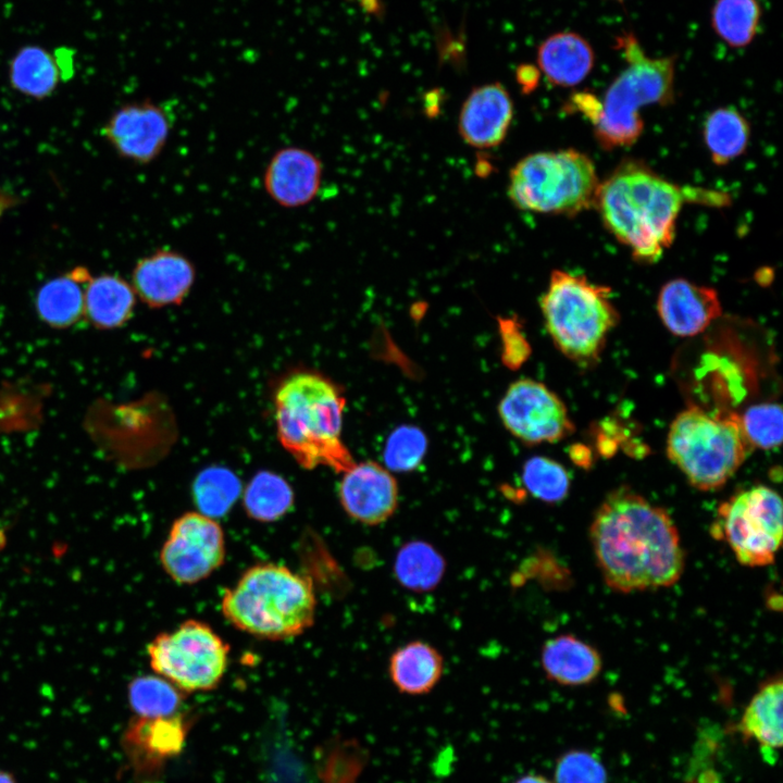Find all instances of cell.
<instances>
[{"label": "cell", "mask_w": 783, "mask_h": 783, "mask_svg": "<svg viewBox=\"0 0 783 783\" xmlns=\"http://www.w3.org/2000/svg\"><path fill=\"white\" fill-rule=\"evenodd\" d=\"M555 783H607L600 760L583 750H569L556 761Z\"/></svg>", "instance_id": "36"}, {"label": "cell", "mask_w": 783, "mask_h": 783, "mask_svg": "<svg viewBox=\"0 0 783 783\" xmlns=\"http://www.w3.org/2000/svg\"><path fill=\"white\" fill-rule=\"evenodd\" d=\"M521 478L531 496L546 504H558L569 494L568 472L559 462L547 457L536 456L526 460Z\"/></svg>", "instance_id": "33"}, {"label": "cell", "mask_w": 783, "mask_h": 783, "mask_svg": "<svg viewBox=\"0 0 783 783\" xmlns=\"http://www.w3.org/2000/svg\"><path fill=\"white\" fill-rule=\"evenodd\" d=\"M221 610L236 629L259 638L282 641L312 626L316 596L308 575L277 563H258L224 592Z\"/></svg>", "instance_id": "4"}, {"label": "cell", "mask_w": 783, "mask_h": 783, "mask_svg": "<svg viewBox=\"0 0 783 783\" xmlns=\"http://www.w3.org/2000/svg\"><path fill=\"white\" fill-rule=\"evenodd\" d=\"M537 62L549 83L559 87H573L593 70L595 52L588 40L580 34L560 32L540 44Z\"/></svg>", "instance_id": "21"}, {"label": "cell", "mask_w": 783, "mask_h": 783, "mask_svg": "<svg viewBox=\"0 0 783 783\" xmlns=\"http://www.w3.org/2000/svg\"><path fill=\"white\" fill-rule=\"evenodd\" d=\"M613 1H617V2H622L623 0H613Z\"/></svg>", "instance_id": "40"}, {"label": "cell", "mask_w": 783, "mask_h": 783, "mask_svg": "<svg viewBox=\"0 0 783 783\" xmlns=\"http://www.w3.org/2000/svg\"><path fill=\"white\" fill-rule=\"evenodd\" d=\"M241 492L237 475L220 465L203 469L195 477L192 499L198 512L216 519L226 514Z\"/></svg>", "instance_id": "31"}, {"label": "cell", "mask_w": 783, "mask_h": 783, "mask_svg": "<svg viewBox=\"0 0 783 783\" xmlns=\"http://www.w3.org/2000/svg\"><path fill=\"white\" fill-rule=\"evenodd\" d=\"M323 163L311 150L299 146L277 149L263 172L262 185L268 197L285 209L308 206L318 196Z\"/></svg>", "instance_id": "16"}, {"label": "cell", "mask_w": 783, "mask_h": 783, "mask_svg": "<svg viewBox=\"0 0 783 783\" xmlns=\"http://www.w3.org/2000/svg\"><path fill=\"white\" fill-rule=\"evenodd\" d=\"M345 397L322 374L298 371L286 376L274 394L277 437L303 469L319 465L337 473L356 462L341 439Z\"/></svg>", "instance_id": "3"}, {"label": "cell", "mask_w": 783, "mask_h": 783, "mask_svg": "<svg viewBox=\"0 0 783 783\" xmlns=\"http://www.w3.org/2000/svg\"><path fill=\"white\" fill-rule=\"evenodd\" d=\"M61 73L55 59L38 46L22 48L10 64V83L18 92L35 98L49 97Z\"/></svg>", "instance_id": "28"}, {"label": "cell", "mask_w": 783, "mask_h": 783, "mask_svg": "<svg viewBox=\"0 0 783 783\" xmlns=\"http://www.w3.org/2000/svg\"><path fill=\"white\" fill-rule=\"evenodd\" d=\"M426 447V436L419 427L399 426L386 442L383 453L385 468L389 471H412L421 463Z\"/></svg>", "instance_id": "35"}, {"label": "cell", "mask_w": 783, "mask_h": 783, "mask_svg": "<svg viewBox=\"0 0 783 783\" xmlns=\"http://www.w3.org/2000/svg\"><path fill=\"white\" fill-rule=\"evenodd\" d=\"M188 729L189 721L179 714L139 717L125 735L126 747L137 770L157 773L164 761L182 750Z\"/></svg>", "instance_id": "19"}, {"label": "cell", "mask_w": 783, "mask_h": 783, "mask_svg": "<svg viewBox=\"0 0 783 783\" xmlns=\"http://www.w3.org/2000/svg\"><path fill=\"white\" fill-rule=\"evenodd\" d=\"M750 449L738 417L713 415L696 406L675 417L667 437L669 459L703 492L722 487Z\"/></svg>", "instance_id": "7"}, {"label": "cell", "mask_w": 783, "mask_h": 783, "mask_svg": "<svg viewBox=\"0 0 783 783\" xmlns=\"http://www.w3.org/2000/svg\"><path fill=\"white\" fill-rule=\"evenodd\" d=\"M589 538L601 576L614 592L669 587L683 574L685 554L673 519L630 487L605 497Z\"/></svg>", "instance_id": "1"}, {"label": "cell", "mask_w": 783, "mask_h": 783, "mask_svg": "<svg viewBox=\"0 0 783 783\" xmlns=\"http://www.w3.org/2000/svg\"><path fill=\"white\" fill-rule=\"evenodd\" d=\"M225 537L213 518L186 512L170 529L160 551L165 573L178 584H196L215 572L225 559Z\"/></svg>", "instance_id": "11"}, {"label": "cell", "mask_w": 783, "mask_h": 783, "mask_svg": "<svg viewBox=\"0 0 783 783\" xmlns=\"http://www.w3.org/2000/svg\"><path fill=\"white\" fill-rule=\"evenodd\" d=\"M539 304L556 347L582 365L598 360L619 322L609 287L561 270L551 272Z\"/></svg>", "instance_id": "6"}, {"label": "cell", "mask_w": 783, "mask_h": 783, "mask_svg": "<svg viewBox=\"0 0 783 783\" xmlns=\"http://www.w3.org/2000/svg\"><path fill=\"white\" fill-rule=\"evenodd\" d=\"M444 659L423 641H412L396 648L388 660V674L396 689L405 695L428 694L440 681Z\"/></svg>", "instance_id": "22"}, {"label": "cell", "mask_w": 783, "mask_h": 783, "mask_svg": "<svg viewBox=\"0 0 783 783\" xmlns=\"http://www.w3.org/2000/svg\"><path fill=\"white\" fill-rule=\"evenodd\" d=\"M498 414L505 427L529 445L556 443L574 432L563 401L532 378L510 384L499 401Z\"/></svg>", "instance_id": "12"}, {"label": "cell", "mask_w": 783, "mask_h": 783, "mask_svg": "<svg viewBox=\"0 0 783 783\" xmlns=\"http://www.w3.org/2000/svg\"><path fill=\"white\" fill-rule=\"evenodd\" d=\"M616 44L626 66L608 86L589 120L606 150L632 146L644 128L641 110L669 104L674 98L676 55H647L632 33L617 37Z\"/></svg>", "instance_id": "5"}, {"label": "cell", "mask_w": 783, "mask_h": 783, "mask_svg": "<svg viewBox=\"0 0 783 783\" xmlns=\"http://www.w3.org/2000/svg\"><path fill=\"white\" fill-rule=\"evenodd\" d=\"M761 15L759 0H716L710 21L723 42L732 48H743L756 37Z\"/></svg>", "instance_id": "30"}, {"label": "cell", "mask_w": 783, "mask_h": 783, "mask_svg": "<svg viewBox=\"0 0 783 783\" xmlns=\"http://www.w3.org/2000/svg\"><path fill=\"white\" fill-rule=\"evenodd\" d=\"M136 297L132 284L119 275L91 276L85 285L84 318L98 330L122 327L133 316Z\"/></svg>", "instance_id": "24"}, {"label": "cell", "mask_w": 783, "mask_h": 783, "mask_svg": "<svg viewBox=\"0 0 783 783\" xmlns=\"http://www.w3.org/2000/svg\"><path fill=\"white\" fill-rule=\"evenodd\" d=\"M513 117V101L500 83L474 88L464 100L458 121L463 141L472 148L489 149L506 138Z\"/></svg>", "instance_id": "17"}, {"label": "cell", "mask_w": 783, "mask_h": 783, "mask_svg": "<svg viewBox=\"0 0 783 783\" xmlns=\"http://www.w3.org/2000/svg\"><path fill=\"white\" fill-rule=\"evenodd\" d=\"M599 183L585 153L540 151L522 158L510 170L508 197L520 210L573 216L594 207Z\"/></svg>", "instance_id": "8"}, {"label": "cell", "mask_w": 783, "mask_h": 783, "mask_svg": "<svg viewBox=\"0 0 783 783\" xmlns=\"http://www.w3.org/2000/svg\"><path fill=\"white\" fill-rule=\"evenodd\" d=\"M148 656L153 671L182 692H203L222 681L229 646L209 624L189 619L157 635Z\"/></svg>", "instance_id": "9"}, {"label": "cell", "mask_w": 783, "mask_h": 783, "mask_svg": "<svg viewBox=\"0 0 783 783\" xmlns=\"http://www.w3.org/2000/svg\"><path fill=\"white\" fill-rule=\"evenodd\" d=\"M341 474L339 502L351 519L373 526L395 513L398 485L388 469L374 461H363Z\"/></svg>", "instance_id": "15"}, {"label": "cell", "mask_w": 783, "mask_h": 783, "mask_svg": "<svg viewBox=\"0 0 783 783\" xmlns=\"http://www.w3.org/2000/svg\"><path fill=\"white\" fill-rule=\"evenodd\" d=\"M518 80L523 88L531 90L538 80V72L531 66H522L518 74Z\"/></svg>", "instance_id": "37"}, {"label": "cell", "mask_w": 783, "mask_h": 783, "mask_svg": "<svg viewBox=\"0 0 783 783\" xmlns=\"http://www.w3.org/2000/svg\"><path fill=\"white\" fill-rule=\"evenodd\" d=\"M91 275L85 268L47 281L37 291L35 310L41 322L54 330L74 326L84 318L85 285Z\"/></svg>", "instance_id": "23"}, {"label": "cell", "mask_w": 783, "mask_h": 783, "mask_svg": "<svg viewBox=\"0 0 783 783\" xmlns=\"http://www.w3.org/2000/svg\"><path fill=\"white\" fill-rule=\"evenodd\" d=\"M707 191L685 189L642 162L625 160L599 183L594 208L607 229L633 258L643 263L658 261L675 236L679 213L688 200H703Z\"/></svg>", "instance_id": "2"}, {"label": "cell", "mask_w": 783, "mask_h": 783, "mask_svg": "<svg viewBox=\"0 0 783 783\" xmlns=\"http://www.w3.org/2000/svg\"><path fill=\"white\" fill-rule=\"evenodd\" d=\"M0 783H15L13 778L8 773L0 772Z\"/></svg>", "instance_id": "39"}, {"label": "cell", "mask_w": 783, "mask_h": 783, "mask_svg": "<svg viewBox=\"0 0 783 783\" xmlns=\"http://www.w3.org/2000/svg\"><path fill=\"white\" fill-rule=\"evenodd\" d=\"M197 276L195 263L182 251L161 247L140 258L132 272V287L150 308L181 304Z\"/></svg>", "instance_id": "14"}, {"label": "cell", "mask_w": 783, "mask_h": 783, "mask_svg": "<svg viewBox=\"0 0 783 783\" xmlns=\"http://www.w3.org/2000/svg\"><path fill=\"white\" fill-rule=\"evenodd\" d=\"M739 424L751 447L771 449L779 446L783 434V414L780 405L763 402L749 407Z\"/></svg>", "instance_id": "34"}, {"label": "cell", "mask_w": 783, "mask_h": 783, "mask_svg": "<svg viewBox=\"0 0 783 783\" xmlns=\"http://www.w3.org/2000/svg\"><path fill=\"white\" fill-rule=\"evenodd\" d=\"M444 556L428 542L413 539L397 551L393 572L397 582L413 593L433 591L444 577Z\"/></svg>", "instance_id": "26"}, {"label": "cell", "mask_w": 783, "mask_h": 783, "mask_svg": "<svg viewBox=\"0 0 783 783\" xmlns=\"http://www.w3.org/2000/svg\"><path fill=\"white\" fill-rule=\"evenodd\" d=\"M657 310L664 326L682 337L701 333L722 314L714 288L684 278L671 279L661 287Z\"/></svg>", "instance_id": "18"}, {"label": "cell", "mask_w": 783, "mask_h": 783, "mask_svg": "<svg viewBox=\"0 0 783 783\" xmlns=\"http://www.w3.org/2000/svg\"><path fill=\"white\" fill-rule=\"evenodd\" d=\"M172 122L164 107L146 99L117 109L104 125L103 135L123 159L149 164L164 150Z\"/></svg>", "instance_id": "13"}, {"label": "cell", "mask_w": 783, "mask_h": 783, "mask_svg": "<svg viewBox=\"0 0 783 783\" xmlns=\"http://www.w3.org/2000/svg\"><path fill=\"white\" fill-rule=\"evenodd\" d=\"M132 709L141 718H162L176 713L183 692L160 675L134 679L128 686Z\"/></svg>", "instance_id": "32"}, {"label": "cell", "mask_w": 783, "mask_h": 783, "mask_svg": "<svg viewBox=\"0 0 783 783\" xmlns=\"http://www.w3.org/2000/svg\"><path fill=\"white\" fill-rule=\"evenodd\" d=\"M703 134L712 162L717 165H725L746 150L750 127L748 121L736 109L722 107L707 115Z\"/></svg>", "instance_id": "27"}, {"label": "cell", "mask_w": 783, "mask_h": 783, "mask_svg": "<svg viewBox=\"0 0 783 783\" xmlns=\"http://www.w3.org/2000/svg\"><path fill=\"white\" fill-rule=\"evenodd\" d=\"M782 679L767 681L751 697L739 720L744 737L755 741L766 750L782 747Z\"/></svg>", "instance_id": "25"}, {"label": "cell", "mask_w": 783, "mask_h": 783, "mask_svg": "<svg viewBox=\"0 0 783 783\" xmlns=\"http://www.w3.org/2000/svg\"><path fill=\"white\" fill-rule=\"evenodd\" d=\"M782 500L765 485L743 489L722 502L713 536L724 539L736 560L746 567L774 562L783 533Z\"/></svg>", "instance_id": "10"}, {"label": "cell", "mask_w": 783, "mask_h": 783, "mask_svg": "<svg viewBox=\"0 0 783 783\" xmlns=\"http://www.w3.org/2000/svg\"><path fill=\"white\" fill-rule=\"evenodd\" d=\"M547 679L563 686H581L597 679L602 669L599 651L572 634L547 639L540 651Z\"/></svg>", "instance_id": "20"}, {"label": "cell", "mask_w": 783, "mask_h": 783, "mask_svg": "<svg viewBox=\"0 0 783 783\" xmlns=\"http://www.w3.org/2000/svg\"><path fill=\"white\" fill-rule=\"evenodd\" d=\"M511 783H555L543 774L529 772L518 776Z\"/></svg>", "instance_id": "38"}, {"label": "cell", "mask_w": 783, "mask_h": 783, "mask_svg": "<svg viewBox=\"0 0 783 783\" xmlns=\"http://www.w3.org/2000/svg\"><path fill=\"white\" fill-rule=\"evenodd\" d=\"M294 492L288 482L272 471H259L243 492L246 513L259 522H274L294 505Z\"/></svg>", "instance_id": "29"}]
</instances>
